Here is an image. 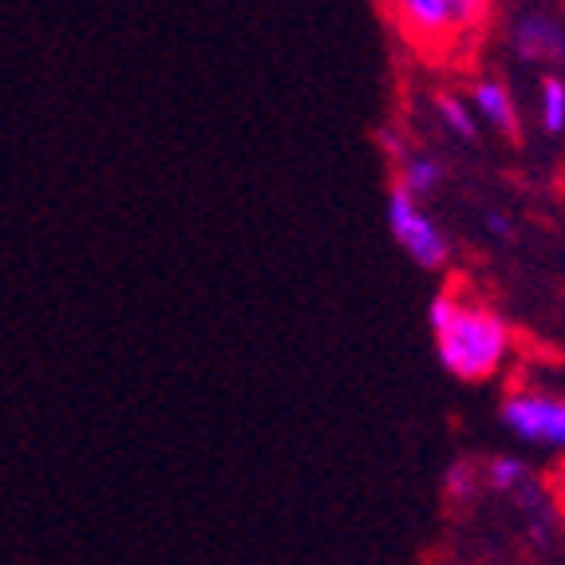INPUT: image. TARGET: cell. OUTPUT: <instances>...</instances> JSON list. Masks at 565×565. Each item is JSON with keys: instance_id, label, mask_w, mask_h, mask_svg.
Masks as SVG:
<instances>
[{"instance_id": "cell-13", "label": "cell", "mask_w": 565, "mask_h": 565, "mask_svg": "<svg viewBox=\"0 0 565 565\" xmlns=\"http://www.w3.org/2000/svg\"><path fill=\"white\" fill-rule=\"evenodd\" d=\"M482 222H487V230L494 237H502V242H510V237H514V222H510L507 214H499V210H490L487 217H482Z\"/></svg>"}, {"instance_id": "cell-6", "label": "cell", "mask_w": 565, "mask_h": 565, "mask_svg": "<svg viewBox=\"0 0 565 565\" xmlns=\"http://www.w3.org/2000/svg\"><path fill=\"white\" fill-rule=\"evenodd\" d=\"M471 104L494 131L519 135V107H514V95H510L507 84H499V79H479V84L471 87Z\"/></svg>"}, {"instance_id": "cell-11", "label": "cell", "mask_w": 565, "mask_h": 565, "mask_svg": "<svg viewBox=\"0 0 565 565\" xmlns=\"http://www.w3.org/2000/svg\"><path fill=\"white\" fill-rule=\"evenodd\" d=\"M444 490H447V499H467L475 490V467L467 459H459L447 471V479H444Z\"/></svg>"}, {"instance_id": "cell-4", "label": "cell", "mask_w": 565, "mask_h": 565, "mask_svg": "<svg viewBox=\"0 0 565 565\" xmlns=\"http://www.w3.org/2000/svg\"><path fill=\"white\" fill-rule=\"evenodd\" d=\"M396 12L404 17L407 32L439 40L455 29H467L475 17L487 12V4H471V0H407V4H396Z\"/></svg>"}, {"instance_id": "cell-7", "label": "cell", "mask_w": 565, "mask_h": 565, "mask_svg": "<svg viewBox=\"0 0 565 565\" xmlns=\"http://www.w3.org/2000/svg\"><path fill=\"white\" fill-rule=\"evenodd\" d=\"M396 186H404L415 202H424L427 194H435V190L444 186V162L427 159V154H412V159H404V167H399Z\"/></svg>"}, {"instance_id": "cell-12", "label": "cell", "mask_w": 565, "mask_h": 565, "mask_svg": "<svg viewBox=\"0 0 565 565\" xmlns=\"http://www.w3.org/2000/svg\"><path fill=\"white\" fill-rule=\"evenodd\" d=\"M376 147L387 154V159H404V151H407L404 135L392 131V127H380V131H376Z\"/></svg>"}, {"instance_id": "cell-9", "label": "cell", "mask_w": 565, "mask_h": 565, "mask_svg": "<svg viewBox=\"0 0 565 565\" xmlns=\"http://www.w3.org/2000/svg\"><path fill=\"white\" fill-rule=\"evenodd\" d=\"M435 111H439V119H444V127L455 135V139L462 142H475L479 139V122L471 119V107L462 104L459 95H435Z\"/></svg>"}, {"instance_id": "cell-14", "label": "cell", "mask_w": 565, "mask_h": 565, "mask_svg": "<svg viewBox=\"0 0 565 565\" xmlns=\"http://www.w3.org/2000/svg\"><path fill=\"white\" fill-rule=\"evenodd\" d=\"M557 67H562V79H565V47H562V56H557Z\"/></svg>"}, {"instance_id": "cell-2", "label": "cell", "mask_w": 565, "mask_h": 565, "mask_svg": "<svg viewBox=\"0 0 565 565\" xmlns=\"http://www.w3.org/2000/svg\"><path fill=\"white\" fill-rule=\"evenodd\" d=\"M387 230H392L399 249H404L419 269H444L447 257H451L447 234L424 214V206H419L404 186H392V194H387Z\"/></svg>"}, {"instance_id": "cell-8", "label": "cell", "mask_w": 565, "mask_h": 565, "mask_svg": "<svg viewBox=\"0 0 565 565\" xmlns=\"http://www.w3.org/2000/svg\"><path fill=\"white\" fill-rule=\"evenodd\" d=\"M537 119L546 135H565V79L546 76L537 92Z\"/></svg>"}, {"instance_id": "cell-3", "label": "cell", "mask_w": 565, "mask_h": 565, "mask_svg": "<svg viewBox=\"0 0 565 565\" xmlns=\"http://www.w3.org/2000/svg\"><path fill=\"white\" fill-rule=\"evenodd\" d=\"M499 419L510 435H519L522 444L565 451V399L562 396H550V392H514V396L502 399Z\"/></svg>"}, {"instance_id": "cell-1", "label": "cell", "mask_w": 565, "mask_h": 565, "mask_svg": "<svg viewBox=\"0 0 565 565\" xmlns=\"http://www.w3.org/2000/svg\"><path fill=\"white\" fill-rule=\"evenodd\" d=\"M435 332V356L462 384H482L499 376L502 364L510 360V324L499 312L479 301H467L459 292H439L427 312Z\"/></svg>"}, {"instance_id": "cell-10", "label": "cell", "mask_w": 565, "mask_h": 565, "mask_svg": "<svg viewBox=\"0 0 565 565\" xmlns=\"http://www.w3.org/2000/svg\"><path fill=\"white\" fill-rule=\"evenodd\" d=\"M487 482L502 494H514V490L530 487V467L514 455H499V459L487 462Z\"/></svg>"}, {"instance_id": "cell-5", "label": "cell", "mask_w": 565, "mask_h": 565, "mask_svg": "<svg viewBox=\"0 0 565 565\" xmlns=\"http://www.w3.org/2000/svg\"><path fill=\"white\" fill-rule=\"evenodd\" d=\"M510 47L530 64H557L565 47V24L550 12H522L510 24Z\"/></svg>"}]
</instances>
